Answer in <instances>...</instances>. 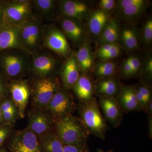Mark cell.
<instances>
[{
	"instance_id": "cell-1",
	"label": "cell",
	"mask_w": 152,
	"mask_h": 152,
	"mask_svg": "<svg viewBox=\"0 0 152 152\" xmlns=\"http://www.w3.org/2000/svg\"><path fill=\"white\" fill-rule=\"evenodd\" d=\"M31 55L21 49L0 52V75L7 80L23 79L28 75Z\"/></svg>"
},
{
	"instance_id": "cell-2",
	"label": "cell",
	"mask_w": 152,
	"mask_h": 152,
	"mask_svg": "<svg viewBox=\"0 0 152 152\" xmlns=\"http://www.w3.org/2000/svg\"><path fill=\"white\" fill-rule=\"evenodd\" d=\"M77 108L79 118L90 134L105 140L106 132L109 128L96 98L88 102H79Z\"/></svg>"
},
{
	"instance_id": "cell-3",
	"label": "cell",
	"mask_w": 152,
	"mask_h": 152,
	"mask_svg": "<svg viewBox=\"0 0 152 152\" xmlns=\"http://www.w3.org/2000/svg\"><path fill=\"white\" fill-rule=\"evenodd\" d=\"M55 130L64 145L87 143L90 135L80 118L73 115L56 121Z\"/></svg>"
},
{
	"instance_id": "cell-4",
	"label": "cell",
	"mask_w": 152,
	"mask_h": 152,
	"mask_svg": "<svg viewBox=\"0 0 152 152\" xmlns=\"http://www.w3.org/2000/svg\"><path fill=\"white\" fill-rule=\"evenodd\" d=\"M61 58L44 48L31 55L28 74L33 80L56 77L63 64Z\"/></svg>"
},
{
	"instance_id": "cell-5",
	"label": "cell",
	"mask_w": 152,
	"mask_h": 152,
	"mask_svg": "<svg viewBox=\"0 0 152 152\" xmlns=\"http://www.w3.org/2000/svg\"><path fill=\"white\" fill-rule=\"evenodd\" d=\"M45 23L34 15L20 26V38L22 50L31 55L43 48Z\"/></svg>"
},
{
	"instance_id": "cell-6",
	"label": "cell",
	"mask_w": 152,
	"mask_h": 152,
	"mask_svg": "<svg viewBox=\"0 0 152 152\" xmlns=\"http://www.w3.org/2000/svg\"><path fill=\"white\" fill-rule=\"evenodd\" d=\"M30 84L33 105L37 109L45 110L56 93L61 88L56 77L34 79Z\"/></svg>"
},
{
	"instance_id": "cell-7",
	"label": "cell",
	"mask_w": 152,
	"mask_h": 152,
	"mask_svg": "<svg viewBox=\"0 0 152 152\" xmlns=\"http://www.w3.org/2000/svg\"><path fill=\"white\" fill-rule=\"evenodd\" d=\"M43 45L61 58L66 59L73 53L66 36L53 23L44 24Z\"/></svg>"
},
{
	"instance_id": "cell-8",
	"label": "cell",
	"mask_w": 152,
	"mask_h": 152,
	"mask_svg": "<svg viewBox=\"0 0 152 152\" xmlns=\"http://www.w3.org/2000/svg\"><path fill=\"white\" fill-rule=\"evenodd\" d=\"M77 107L72 95L69 90L61 87L44 110L56 121L72 115Z\"/></svg>"
},
{
	"instance_id": "cell-9",
	"label": "cell",
	"mask_w": 152,
	"mask_h": 152,
	"mask_svg": "<svg viewBox=\"0 0 152 152\" xmlns=\"http://www.w3.org/2000/svg\"><path fill=\"white\" fill-rule=\"evenodd\" d=\"M6 143L9 152H42L37 136L27 128L13 131Z\"/></svg>"
},
{
	"instance_id": "cell-10",
	"label": "cell",
	"mask_w": 152,
	"mask_h": 152,
	"mask_svg": "<svg viewBox=\"0 0 152 152\" xmlns=\"http://www.w3.org/2000/svg\"><path fill=\"white\" fill-rule=\"evenodd\" d=\"M34 15L32 1L13 0L5 3L4 23L20 26Z\"/></svg>"
},
{
	"instance_id": "cell-11",
	"label": "cell",
	"mask_w": 152,
	"mask_h": 152,
	"mask_svg": "<svg viewBox=\"0 0 152 152\" xmlns=\"http://www.w3.org/2000/svg\"><path fill=\"white\" fill-rule=\"evenodd\" d=\"M9 95L15 105L19 116L23 118L31 96L29 83L27 80L21 79L9 83Z\"/></svg>"
},
{
	"instance_id": "cell-12",
	"label": "cell",
	"mask_w": 152,
	"mask_h": 152,
	"mask_svg": "<svg viewBox=\"0 0 152 152\" xmlns=\"http://www.w3.org/2000/svg\"><path fill=\"white\" fill-rule=\"evenodd\" d=\"M55 122L53 118L45 110L37 109L29 114L27 128L39 137L54 131Z\"/></svg>"
},
{
	"instance_id": "cell-13",
	"label": "cell",
	"mask_w": 152,
	"mask_h": 152,
	"mask_svg": "<svg viewBox=\"0 0 152 152\" xmlns=\"http://www.w3.org/2000/svg\"><path fill=\"white\" fill-rule=\"evenodd\" d=\"M56 20L66 37L74 45L80 46L85 42V31L81 22L61 15L58 16Z\"/></svg>"
},
{
	"instance_id": "cell-14",
	"label": "cell",
	"mask_w": 152,
	"mask_h": 152,
	"mask_svg": "<svg viewBox=\"0 0 152 152\" xmlns=\"http://www.w3.org/2000/svg\"><path fill=\"white\" fill-rule=\"evenodd\" d=\"M148 6V2L145 0H121L117 2L116 7L121 18L132 22L140 18Z\"/></svg>"
},
{
	"instance_id": "cell-15",
	"label": "cell",
	"mask_w": 152,
	"mask_h": 152,
	"mask_svg": "<svg viewBox=\"0 0 152 152\" xmlns=\"http://www.w3.org/2000/svg\"><path fill=\"white\" fill-rule=\"evenodd\" d=\"M99 107L102 111L104 118L112 127L118 128L121 124L124 113L120 108L115 98L108 96H99Z\"/></svg>"
},
{
	"instance_id": "cell-16",
	"label": "cell",
	"mask_w": 152,
	"mask_h": 152,
	"mask_svg": "<svg viewBox=\"0 0 152 152\" xmlns=\"http://www.w3.org/2000/svg\"><path fill=\"white\" fill-rule=\"evenodd\" d=\"M80 73L75 53H73L63 62L60 69L59 75L63 87L66 90L72 89L80 77Z\"/></svg>"
},
{
	"instance_id": "cell-17",
	"label": "cell",
	"mask_w": 152,
	"mask_h": 152,
	"mask_svg": "<svg viewBox=\"0 0 152 152\" xmlns=\"http://www.w3.org/2000/svg\"><path fill=\"white\" fill-rule=\"evenodd\" d=\"M115 99L124 113L142 111L137 100L135 86L121 84Z\"/></svg>"
},
{
	"instance_id": "cell-18",
	"label": "cell",
	"mask_w": 152,
	"mask_h": 152,
	"mask_svg": "<svg viewBox=\"0 0 152 152\" xmlns=\"http://www.w3.org/2000/svg\"><path fill=\"white\" fill-rule=\"evenodd\" d=\"M61 16L82 22L88 15L90 8L86 3L79 1L65 0L58 1V8Z\"/></svg>"
},
{
	"instance_id": "cell-19",
	"label": "cell",
	"mask_w": 152,
	"mask_h": 152,
	"mask_svg": "<svg viewBox=\"0 0 152 152\" xmlns=\"http://www.w3.org/2000/svg\"><path fill=\"white\" fill-rule=\"evenodd\" d=\"M20 26L3 23L0 27V52L12 49H22Z\"/></svg>"
},
{
	"instance_id": "cell-20",
	"label": "cell",
	"mask_w": 152,
	"mask_h": 152,
	"mask_svg": "<svg viewBox=\"0 0 152 152\" xmlns=\"http://www.w3.org/2000/svg\"><path fill=\"white\" fill-rule=\"evenodd\" d=\"M32 6L34 15L45 24L56 20L58 1L55 0H33Z\"/></svg>"
},
{
	"instance_id": "cell-21",
	"label": "cell",
	"mask_w": 152,
	"mask_h": 152,
	"mask_svg": "<svg viewBox=\"0 0 152 152\" xmlns=\"http://www.w3.org/2000/svg\"><path fill=\"white\" fill-rule=\"evenodd\" d=\"M72 89L79 102H88L95 98V83L87 74H81Z\"/></svg>"
},
{
	"instance_id": "cell-22",
	"label": "cell",
	"mask_w": 152,
	"mask_h": 152,
	"mask_svg": "<svg viewBox=\"0 0 152 152\" xmlns=\"http://www.w3.org/2000/svg\"><path fill=\"white\" fill-rule=\"evenodd\" d=\"M121 84L115 77L99 79L95 83V94L98 96L111 97L115 98Z\"/></svg>"
},
{
	"instance_id": "cell-23",
	"label": "cell",
	"mask_w": 152,
	"mask_h": 152,
	"mask_svg": "<svg viewBox=\"0 0 152 152\" xmlns=\"http://www.w3.org/2000/svg\"><path fill=\"white\" fill-rule=\"evenodd\" d=\"M110 16L107 13L102 10H98L90 15L88 20V29L93 36L99 37L108 23Z\"/></svg>"
},
{
	"instance_id": "cell-24",
	"label": "cell",
	"mask_w": 152,
	"mask_h": 152,
	"mask_svg": "<svg viewBox=\"0 0 152 152\" xmlns=\"http://www.w3.org/2000/svg\"><path fill=\"white\" fill-rule=\"evenodd\" d=\"M80 71L83 74H87L92 69L94 56L89 44L85 41L75 53Z\"/></svg>"
},
{
	"instance_id": "cell-25",
	"label": "cell",
	"mask_w": 152,
	"mask_h": 152,
	"mask_svg": "<svg viewBox=\"0 0 152 152\" xmlns=\"http://www.w3.org/2000/svg\"><path fill=\"white\" fill-rule=\"evenodd\" d=\"M42 152H63L64 144L55 130L38 137Z\"/></svg>"
},
{
	"instance_id": "cell-26",
	"label": "cell",
	"mask_w": 152,
	"mask_h": 152,
	"mask_svg": "<svg viewBox=\"0 0 152 152\" xmlns=\"http://www.w3.org/2000/svg\"><path fill=\"white\" fill-rule=\"evenodd\" d=\"M119 34L118 23L116 19L112 18L98 37V43L100 46L115 43L119 38Z\"/></svg>"
},
{
	"instance_id": "cell-27",
	"label": "cell",
	"mask_w": 152,
	"mask_h": 152,
	"mask_svg": "<svg viewBox=\"0 0 152 152\" xmlns=\"http://www.w3.org/2000/svg\"><path fill=\"white\" fill-rule=\"evenodd\" d=\"M120 38L123 45L128 50H134L138 47V35L134 27L127 26L123 28L120 33Z\"/></svg>"
},
{
	"instance_id": "cell-28",
	"label": "cell",
	"mask_w": 152,
	"mask_h": 152,
	"mask_svg": "<svg viewBox=\"0 0 152 152\" xmlns=\"http://www.w3.org/2000/svg\"><path fill=\"white\" fill-rule=\"evenodd\" d=\"M116 71V65L114 62L102 61L96 64L94 72L95 77L99 80L114 77Z\"/></svg>"
},
{
	"instance_id": "cell-29",
	"label": "cell",
	"mask_w": 152,
	"mask_h": 152,
	"mask_svg": "<svg viewBox=\"0 0 152 152\" xmlns=\"http://www.w3.org/2000/svg\"><path fill=\"white\" fill-rule=\"evenodd\" d=\"M142 37L144 44L149 45L152 43V20L150 18L144 23L142 30Z\"/></svg>"
},
{
	"instance_id": "cell-30",
	"label": "cell",
	"mask_w": 152,
	"mask_h": 152,
	"mask_svg": "<svg viewBox=\"0 0 152 152\" xmlns=\"http://www.w3.org/2000/svg\"><path fill=\"white\" fill-rule=\"evenodd\" d=\"M12 126L1 124H0V146L4 145L13 132Z\"/></svg>"
},
{
	"instance_id": "cell-31",
	"label": "cell",
	"mask_w": 152,
	"mask_h": 152,
	"mask_svg": "<svg viewBox=\"0 0 152 152\" xmlns=\"http://www.w3.org/2000/svg\"><path fill=\"white\" fill-rule=\"evenodd\" d=\"M135 86L136 89L140 93L147 104L150 101L152 100V91L150 86L142 83L135 85Z\"/></svg>"
},
{
	"instance_id": "cell-32",
	"label": "cell",
	"mask_w": 152,
	"mask_h": 152,
	"mask_svg": "<svg viewBox=\"0 0 152 152\" xmlns=\"http://www.w3.org/2000/svg\"><path fill=\"white\" fill-rule=\"evenodd\" d=\"M90 148L88 144L75 145H64L63 152H89Z\"/></svg>"
},
{
	"instance_id": "cell-33",
	"label": "cell",
	"mask_w": 152,
	"mask_h": 152,
	"mask_svg": "<svg viewBox=\"0 0 152 152\" xmlns=\"http://www.w3.org/2000/svg\"><path fill=\"white\" fill-rule=\"evenodd\" d=\"M143 78L145 81L142 83L148 85V82H151V80L152 76V59L149 58L148 59L145 66H144V73L143 74Z\"/></svg>"
},
{
	"instance_id": "cell-34",
	"label": "cell",
	"mask_w": 152,
	"mask_h": 152,
	"mask_svg": "<svg viewBox=\"0 0 152 152\" xmlns=\"http://www.w3.org/2000/svg\"><path fill=\"white\" fill-rule=\"evenodd\" d=\"M131 77L137 76L140 70L141 62L138 57L134 56H131Z\"/></svg>"
},
{
	"instance_id": "cell-35",
	"label": "cell",
	"mask_w": 152,
	"mask_h": 152,
	"mask_svg": "<svg viewBox=\"0 0 152 152\" xmlns=\"http://www.w3.org/2000/svg\"><path fill=\"white\" fill-rule=\"evenodd\" d=\"M121 52V50L119 45L116 43L110 51L105 54L102 55L99 57V58L102 61H110V60L118 56Z\"/></svg>"
},
{
	"instance_id": "cell-36",
	"label": "cell",
	"mask_w": 152,
	"mask_h": 152,
	"mask_svg": "<svg viewBox=\"0 0 152 152\" xmlns=\"http://www.w3.org/2000/svg\"><path fill=\"white\" fill-rule=\"evenodd\" d=\"M131 57H129L123 63L121 71V76L123 79L131 78Z\"/></svg>"
},
{
	"instance_id": "cell-37",
	"label": "cell",
	"mask_w": 152,
	"mask_h": 152,
	"mask_svg": "<svg viewBox=\"0 0 152 152\" xmlns=\"http://www.w3.org/2000/svg\"><path fill=\"white\" fill-rule=\"evenodd\" d=\"M9 95V82L0 75V100Z\"/></svg>"
},
{
	"instance_id": "cell-38",
	"label": "cell",
	"mask_w": 152,
	"mask_h": 152,
	"mask_svg": "<svg viewBox=\"0 0 152 152\" xmlns=\"http://www.w3.org/2000/svg\"><path fill=\"white\" fill-rule=\"evenodd\" d=\"M116 4L117 2L114 0H101L99 6L101 10L107 13L116 7Z\"/></svg>"
},
{
	"instance_id": "cell-39",
	"label": "cell",
	"mask_w": 152,
	"mask_h": 152,
	"mask_svg": "<svg viewBox=\"0 0 152 152\" xmlns=\"http://www.w3.org/2000/svg\"><path fill=\"white\" fill-rule=\"evenodd\" d=\"M148 135L151 138L152 137V116L148 115Z\"/></svg>"
},
{
	"instance_id": "cell-40",
	"label": "cell",
	"mask_w": 152,
	"mask_h": 152,
	"mask_svg": "<svg viewBox=\"0 0 152 152\" xmlns=\"http://www.w3.org/2000/svg\"><path fill=\"white\" fill-rule=\"evenodd\" d=\"M6 1H4L0 4V27L4 23V7Z\"/></svg>"
},
{
	"instance_id": "cell-41",
	"label": "cell",
	"mask_w": 152,
	"mask_h": 152,
	"mask_svg": "<svg viewBox=\"0 0 152 152\" xmlns=\"http://www.w3.org/2000/svg\"><path fill=\"white\" fill-rule=\"evenodd\" d=\"M0 152H9L4 145L0 146Z\"/></svg>"
},
{
	"instance_id": "cell-42",
	"label": "cell",
	"mask_w": 152,
	"mask_h": 152,
	"mask_svg": "<svg viewBox=\"0 0 152 152\" xmlns=\"http://www.w3.org/2000/svg\"><path fill=\"white\" fill-rule=\"evenodd\" d=\"M3 124L2 115L1 110V107H0V124Z\"/></svg>"
},
{
	"instance_id": "cell-43",
	"label": "cell",
	"mask_w": 152,
	"mask_h": 152,
	"mask_svg": "<svg viewBox=\"0 0 152 152\" xmlns=\"http://www.w3.org/2000/svg\"><path fill=\"white\" fill-rule=\"evenodd\" d=\"M97 152H114L113 151H104V150L101 149H97Z\"/></svg>"
}]
</instances>
